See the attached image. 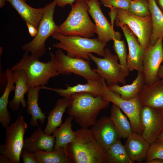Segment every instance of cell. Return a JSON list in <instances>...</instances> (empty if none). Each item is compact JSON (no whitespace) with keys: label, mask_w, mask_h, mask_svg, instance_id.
I'll return each mask as SVG.
<instances>
[{"label":"cell","mask_w":163,"mask_h":163,"mask_svg":"<svg viewBox=\"0 0 163 163\" xmlns=\"http://www.w3.org/2000/svg\"><path fill=\"white\" fill-rule=\"evenodd\" d=\"M68 98L67 113L81 128L94 125L101 111L106 108L110 103L102 96H96L86 92L75 93Z\"/></svg>","instance_id":"obj_1"},{"label":"cell","mask_w":163,"mask_h":163,"mask_svg":"<svg viewBox=\"0 0 163 163\" xmlns=\"http://www.w3.org/2000/svg\"><path fill=\"white\" fill-rule=\"evenodd\" d=\"M75 132L74 140L66 148L72 163H107L105 152L90 129L81 127Z\"/></svg>","instance_id":"obj_2"},{"label":"cell","mask_w":163,"mask_h":163,"mask_svg":"<svg viewBox=\"0 0 163 163\" xmlns=\"http://www.w3.org/2000/svg\"><path fill=\"white\" fill-rule=\"evenodd\" d=\"M50 55V61L43 62L25 52L20 61L10 69L12 71L22 70L25 71L29 88L45 86L51 78L59 75L57 70L55 55L51 52Z\"/></svg>","instance_id":"obj_3"},{"label":"cell","mask_w":163,"mask_h":163,"mask_svg":"<svg viewBox=\"0 0 163 163\" xmlns=\"http://www.w3.org/2000/svg\"><path fill=\"white\" fill-rule=\"evenodd\" d=\"M65 20L59 25L58 32L65 36L91 38L96 34L95 25L88 15L85 0H77Z\"/></svg>","instance_id":"obj_4"},{"label":"cell","mask_w":163,"mask_h":163,"mask_svg":"<svg viewBox=\"0 0 163 163\" xmlns=\"http://www.w3.org/2000/svg\"><path fill=\"white\" fill-rule=\"evenodd\" d=\"M52 37L59 41L52 46L64 50L67 53L66 55L70 57L89 61L90 53H94L103 57L105 56L104 48L107 43L100 41L97 38L65 36L59 32L54 34Z\"/></svg>","instance_id":"obj_5"},{"label":"cell","mask_w":163,"mask_h":163,"mask_svg":"<svg viewBox=\"0 0 163 163\" xmlns=\"http://www.w3.org/2000/svg\"><path fill=\"white\" fill-rule=\"evenodd\" d=\"M56 6V0H54L43 7L44 14L37 27L36 35L32 40L21 47L23 50L30 53L34 57L39 59L45 54L46 40L58 32L59 26L56 24L53 19Z\"/></svg>","instance_id":"obj_6"},{"label":"cell","mask_w":163,"mask_h":163,"mask_svg":"<svg viewBox=\"0 0 163 163\" xmlns=\"http://www.w3.org/2000/svg\"><path fill=\"white\" fill-rule=\"evenodd\" d=\"M27 125L22 116L5 128V143L0 145V163H20Z\"/></svg>","instance_id":"obj_7"},{"label":"cell","mask_w":163,"mask_h":163,"mask_svg":"<svg viewBox=\"0 0 163 163\" xmlns=\"http://www.w3.org/2000/svg\"><path fill=\"white\" fill-rule=\"evenodd\" d=\"M105 56L103 58L97 57L90 53L89 56L97 66L94 71L99 77L104 79L107 85H110L119 83L126 84V77L129 74L126 72L118 62L116 54H113L107 48L105 49Z\"/></svg>","instance_id":"obj_8"},{"label":"cell","mask_w":163,"mask_h":163,"mask_svg":"<svg viewBox=\"0 0 163 163\" xmlns=\"http://www.w3.org/2000/svg\"><path fill=\"white\" fill-rule=\"evenodd\" d=\"M116 26L120 27L123 25H127L145 50L150 45V40L152 33L151 15L145 17H140L122 9L116 8Z\"/></svg>","instance_id":"obj_9"},{"label":"cell","mask_w":163,"mask_h":163,"mask_svg":"<svg viewBox=\"0 0 163 163\" xmlns=\"http://www.w3.org/2000/svg\"><path fill=\"white\" fill-rule=\"evenodd\" d=\"M55 55L57 70L59 74L69 75L74 73L87 80L100 78L91 68L88 60L70 57L64 54L60 49L57 50Z\"/></svg>","instance_id":"obj_10"},{"label":"cell","mask_w":163,"mask_h":163,"mask_svg":"<svg viewBox=\"0 0 163 163\" xmlns=\"http://www.w3.org/2000/svg\"><path fill=\"white\" fill-rule=\"evenodd\" d=\"M102 96L105 100L119 107L129 119L133 132L142 135L143 128L140 120V113L142 106L138 98L129 100L123 99L117 93L109 90L107 85Z\"/></svg>","instance_id":"obj_11"},{"label":"cell","mask_w":163,"mask_h":163,"mask_svg":"<svg viewBox=\"0 0 163 163\" xmlns=\"http://www.w3.org/2000/svg\"><path fill=\"white\" fill-rule=\"evenodd\" d=\"M140 120L142 136L151 144L155 142L163 131V110L142 106Z\"/></svg>","instance_id":"obj_12"},{"label":"cell","mask_w":163,"mask_h":163,"mask_svg":"<svg viewBox=\"0 0 163 163\" xmlns=\"http://www.w3.org/2000/svg\"><path fill=\"white\" fill-rule=\"evenodd\" d=\"M85 0L88 6V13L95 22L97 39L106 43L114 39L121 40V34L114 30L103 13L98 0Z\"/></svg>","instance_id":"obj_13"},{"label":"cell","mask_w":163,"mask_h":163,"mask_svg":"<svg viewBox=\"0 0 163 163\" xmlns=\"http://www.w3.org/2000/svg\"><path fill=\"white\" fill-rule=\"evenodd\" d=\"M162 38H159L153 45H150L145 50L143 65L145 84L151 85L160 79L157 74L163 62Z\"/></svg>","instance_id":"obj_14"},{"label":"cell","mask_w":163,"mask_h":163,"mask_svg":"<svg viewBox=\"0 0 163 163\" xmlns=\"http://www.w3.org/2000/svg\"><path fill=\"white\" fill-rule=\"evenodd\" d=\"M126 40L129 50L127 67L129 71L136 70L143 72V62L145 50L136 37L126 25L120 27Z\"/></svg>","instance_id":"obj_15"},{"label":"cell","mask_w":163,"mask_h":163,"mask_svg":"<svg viewBox=\"0 0 163 163\" xmlns=\"http://www.w3.org/2000/svg\"><path fill=\"white\" fill-rule=\"evenodd\" d=\"M91 126L90 130L104 152L120 139L110 117H101Z\"/></svg>","instance_id":"obj_16"},{"label":"cell","mask_w":163,"mask_h":163,"mask_svg":"<svg viewBox=\"0 0 163 163\" xmlns=\"http://www.w3.org/2000/svg\"><path fill=\"white\" fill-rule=\"evenodd\" d=\"M87 81L85 84H78L72 86L67 85L65 89L52 88L45 85L43 86V89L53 91L60 96L67 98L74 94L82 92L90 93L96 96H102L107 85L104 79L100 78Z\"/></svg>","instance_id":"obj_17"},{"label":"cell","mask_w":163,"mask_h":163,"mask_svg":"<svg viewBox=\"0 0 163 163\" xmlns=\"http://www.w3.org/2000/svg\"><path fill=\"white\" fill-rule=\"evenodd\" d=\"M137 98L142 106L163 110V80L150 85L145 84Z\"/></svg>","instance_id":"obj_18"},{"label":"cell","mask_w":163,"mask_h":163,"mask_svg":"<svg viewBox=\"0 0 163 163\" xmlns=\"http://www.w3.org/2000/svg\"><path fill=\"white\" fill-rule=\"evenodd\" d=\"M55 141L53 135L46 134L39 126L29 137L24 139L23 149L33 153L38 150L51 151L53 150Z\"/></svg>","instance_id":"obj_19"},{"label":"cell","mask_w":163,"mask_h":163,"mask_svg":"<svg viewBox=\"0 0 163 163\" xmlns=\"http://www.w3.org/2000/svg\"><path fill=\"white\" fill-rule=\"evenodd\" d=\"M15 88L14 94L13 99L9 103V107L13 111L18 110L21 105L24 108L27 107V102L24 99L25 94L29 89L27 84L26 74L22 70L13 71Z\"/></svg>","instance_id":"obj_20"},{"label":"cell","mask_w":163,"mask_h":163,"mask_svg":"<svg viewBox=\"0 0 163 163\" xmlns=\"http://www.w3.org/2000/svg\"><path fill=\"white\" fill-rule=\"evenodd\" d=\"M150 145L141 135L133 132L127 138L124 145L130 159L140 161L146 158Z\"/></svg>","instance_id":"obj_21"},{"label":"cell","mask_w":163,"mask_h":163,"mask_svg":"<svg viewBox=\"0 0 163 163\" xmlns=\"http://www.w3.org/2000/svg\"><path fill=\"white\" fill-rule=\"evenodd\" d=\"M5 1L9 3L26 23H29L37 28L44 14L43 7H32L24 0Z\"/></svg>","instance_id":"obj_22"},{"label":"cell","mask_w":163,"mask_h":163,"mask_svg":"<svg viewBox=\"0 0 163 163\" xmlns=\"http://www.w3.org/2000/svg\"><path fill=\"white\" fill-rule=\"evenodd\" d=\"M42 89V86L30 88L27 92V111L31 116L30 124L32 126L39 127L38 121L42 125L46 118L38 104L39 93Z\"/></svg>","instance_id":"obj_23"},{"label":"cell","mask_w":163,"mask_h":163,"mask_svg":"<svg viewBox=\"0 0 163 163\" xmlns=\"http://www.w3.org/2000/svg\"><path fill=\"white\" fill-rule=\"evenodd\" d=\"M143 72H138L137 76L129 85L120 86L118 84L107 85L108 88L118 94L122 98L131 100L137 98L145 84Z\"/></svg>","instance_id":"obj_24"},{"label":"cell","mask_w":163,"mask_h":163,"mask_svg":"<svg viewBox=\"0 0 163 163\" xmlns=\"http://www.w3.org/2000/svg\"><path fill=\"white\" fill-rule=\"evenodd\" d=\"M5 73L7 78V83L4 92L0 98V122L2 126L6 128L11 121V118L8 109V98L10 93L14 90L15 85L13 72L7 68Z\"/></svg>","instance_id":"obj_25"},{"label":"cell","mask_w":163,"mask_h":163,"mask_svg":"<svg viewBox=\"0 0 163 163\" xmlns=\"http://www.w3.org/2000/svg\"><path fill=\"white\" fill-rule=\"evenodd\" d=\"M69 103L68 98L63 97L57 100L54 107L48 113L47 123L43 130L45 133L51 135L62 124V117Z\"/></svg>","instance_id":"obj_26"},{"label":"cell","mask_w":163,"mask_h":163,"mask_svg":"<svg viewBox=\"0 0 163 163\" xmlns=\"http://www.w3.org/2000/svg\"><path fill=\"white\" fill-rule=\"evenodd\" d=\"M73 119L72 116H69L66 118L64 122L53 132V135L55 138V141L53 150H57L61 147H63L66 150L67 145L74 140L75 133L72 128Z\"/></svg>","instance_id":"obj_27"},{"label":"cell","mask_w":163,"mask_h":163,"mask_svg":"<svg viewBox=\"0 0 163 163\" xmlns=\"http://www.w3.org/2000/svg\"><path fill=\"white\" fill-rule=\"evenodd\" d=\"M110 117L120 138H127L133 133L127 117L119 107L114 104L111 108Z\"/></svg>","instance_id":"obj_28"},{"label":"cell","mask_w":163,"mask_h":163,"mask_svg":"<svg viewBox=\"0 0 163 163\" xmlns=\"http://www.w3.org/2000/svg\"><path fill=\"white\" fill-rule=\"evenodd\" d=\"M148 1L152 25L149 44L153 45L159 38L163 37V14L158 7L155 0Z\"/></svg>","instance_id":"obj_29"},{"label":"cell","mask_w":163,"mask_h":163,"mask_svg":"<svg viewBox=\"0 0 163 163\" xmlns=\"http://www.w3.org/2000/svg\"><path fill=\"white\" fill-rule=\"evenodd\" d=\"M34 154L38 163H72L63 147L51 151L38 150Z\"/></svg>","instance_id":"obj_30"},{"label":"cell","mask_w":163,"mask_h":163,"mask_svg":"<svg viewBox=\"0 0 163 163\" xmlns=\"http://www.w3.org/2000/svg\"><path fill=\"white\" fill-rule=\"evenodd\" d=\"M105 152L107 163H132L134 162L129 158L120 139H118Z\"/></svg>","instance_id":"obj_31"},{"label":"cell","mask_w":163,"mask_h":163,"mask_svg":"<svg viewBox=\"0 0 163 163\" xmlns=\"http://www.w3.org/2000/svg\"><path fill=\"white\" fill-rule=\"evenodd\" d=\"M128 11L140 17H145L151 15L148 0H132Z\"/></svg>","instance_id":"obj_32"},{"label":"cell","mask_w":163,"mask_h":163,"mask_svg":"<svg viewBox=\"0 0 163 163\" xmlns=\"http://www.w3.org/2000/svg\"><path fill=\"white\" fill-rule=\"evenodd\" d=\"M113 41V49L118 58L119 63L124 71L129 74L127 67V54L125 42L123 40L115 39Z\"/></svg>","instance_id":"obj_33"},{"label":"cell","mask_w":163,"mask_h":163,"mask_svg":"<svg viewBox=\"0 0 163 163\" xmlns=\"http://www.w3.org/2000/svg\"><path fill=\"white\" fill-rule=\"evenodd\" d=\"M156 158L163 159V142L152 144L149 149L146 158V161Z\"/></svg>","instance_id":"obj_34"},{"label":"cell","mask_w":163,"mask_h":163,"mask_svg":"<svg viewBox=\"0 0 163 163\" xmlns=\"http://www.w3.org/2000/svg\"><path fill=\"white\" fill-rule=\"evenodd\" d=\"M132 0H100L105 6L111 5L116 8L128 11Z\"/></svg>","instance_id":"obj_35"},{"label":"cell","mask_w":163,"mask_h":163,"mask_svg":"<svg viewBox=\"0 0 163 163\" xmlns=\"http://www.w3.org/2000/svg\"><path fill=\"white\" fill-rule=\"evenodd\" d=\"M24 163H38L34 153L23 149L21 155Z\"/></svg>","instance_id":"obj_36"},{"label":"cell","mask_w":163,"mask_h":163,"mask_svg":"<svg viewBox=\"0 0 163 163\" xmlns=\"http://www.w3.org/2000/svg\"><path fill=\"white\" fill-rule=\"evenodd\" d=\"M105 6L109 8L110 9L108 15L110 19V24L113 27L114 22L117 17L116 8L110 5H107Z\"/></svg>","instance_id":"obj_37"},{"label":"cell","mask_w":163,"mask_h":163,"mask_svg":"<svg viewBox=\"0 0 163 163\" xmlns=\"http://www.w3.org/2000/svg\"><path fill=\"white\" fill-rule=\"evenodd\" d=\"M0 88L2 89L4 88L5 89L7 83V78L5 73H4L2 70V65L0 59Z\"/></svg>","instance_id":"obj_38"},{"label":"cell","mask_w":163,"mask_h":163,"mask_svg":"<svg viewBox=\"0 0 163 163\" xmlns=\"http://www.w3.org/2000/svg\"><path fill=\"white\" fill-rule=\"evenodd\" d=\"M77 0H56V6L63 7L67 5H71L75 3Z\"/></svg>","instance_id":"obj_39"},{"label":"cell","mask_w":163,"mask_h":163,"mask_svg":"<svg viewBox=\"0 0 163 163\" xmlns=\"http://www.w3.org/2000/svg\"><path fill=\"white\" fill-rule=\"evenodd\" d=\"M26 24L30 35L32 37H34L37 33V28L29 23H26Z\"/></svg>","instance_id":"obj_40"},{"label":"cell","mask_w":163,"mask_h":163,"mask_svg":"<svg viewBox=\"0 0 163 163\" xmlns=\"http://www.w3.org/2000/svg\"><path fill=\"white\" fill-rule=\"evenodd\" d=\"M157 75L160 79L163 80V62L160 66Z\"/></svg>","instance_id":"obj_41"},{"label":"cell","mask_w":163,"mask_h":163,"mask_svg":"<svg viewBox=\"0 0 163 163\" xmlns=\"http://www.w3.org/2000/svg\"><path fill=\"white\" fill-rule=\"evenodd\" d=\"M147 163H163V159L160 158H154L150 160L146 161Z\"/></svg>","instance_id":"obj_42"},{"label":"cell","mask_w":163,"mask_h":163,"mask_svg":"<svg viewBox=\"0 0 163 163\" xmlns=\"http://www.w3.org/2000/svg\"><path fill=\"white\" fill-rule=\"evenodd\" d=\"M158 7L163 14V0H155Z\"/></svg>","instance_id":"obj_43"},{"label":"cell","mask_w":163,"mask_h":163,"mask_svg":"<svg viewBox=\"0 0 163 163\" xmlns=\"http://www.w3.org/2000/svg\"><path fill=\"white\" fill-rule=\"evenodd\" d=\"M163 142V131L158 137L155 142Z\"/></svg>","instance_id":"obj_44"},{"label":"cell","mask_w":163,"mask_h":163,"mask_svg":"<svg viewBox=\"0 0 163 163\" xmlns=\"http://www.w3.org/2000/svg\"><path fill=\"white\" fill-rule=\"evenodd\" d=\"M5 0H0V8H2L5 4Z\"/></svg>","instance_id":"obj_45"},{"label":"cell","mask_w":163,"mask_h":163,"mask_svg":"<svg viewBox=\"0 0 163 163\" xmlns=\"http://www.w3.org/2000/svg\"><path fill=\"white\" fill-rule=\"evenodd\" d=\"M24 1H26L27 0H24Z\"/></svg>","instance_id":"obj_46"},{"label":"cell","mask_w":163,"mask_h":163,"mask_svg":"<svg viewBox=\"0 0 163 163\" xmlns=\"http://www.w3.org/2000/svg\"><path fill=\"white\" fill-rule=\"evenodd\" d=\"M162 39H163V37L162 38Z\"/></svg>","instance_id":"obj_47"}]
</instances>
